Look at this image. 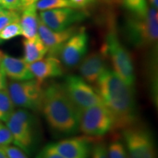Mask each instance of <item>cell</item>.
Returning <instances> with one entry per match:
<instances>
[{"label": "cell", "instance_id": "cell-2", "mask_svg": "<svg viewBox=\"0 0 158 158\" xmlns=\"http://www.w3.org/2000/svg\"><path fill=\"white\" fill-rule=\"evenodd\" d=\"M52 131L71 135L79 130L80 109L72 101L62 84L52 83L44 89L42 111Z\"/></svg>", "mask_w": 158, "mask_h": 158}, {"label": "cell", "instance_id": "cell-23", "mask_svg": "<svg viewBox=\"0 0 158 158\" xmlns=\"http://www.w3.org/2000/svg\"><path fill=\"white\" fill-rule=\"evenodd\" d=\"M126 7L133 14L141 15L147 10L148 6L146 0H123Z\"/></svg>", "mask_w": 158, "mask_h": 158}, {"label": "cell", "instance_id": "cell-36", "mask_svg": "<svg viewBox=\"0 0 158 158\" xmlns=\"http://www.w3.org/2000/svg\"><path fill=\"white\" fill-rule=\"evenodd\" d=\"M2 53L1 52V51H0V61H1V59H2Z\"/></svg>", "mask_w": 158, "mask_h": 158}, {"label": "cell", "instance_id": "cell-13", "mask_svg": "<svg viewBox=\"0 0 158 158\" xmlns=\"http://www.w3.org/2000/svg\"><path fill=\"white\" fill-rule=\"evenodd\" d=\"M49 146L64 158H89L92 148L90 140L85 137L68 138Z\"/></svg>", "mask_w": 158, "mask_h": 158}, {"label": "cell", "instance_id": "cell-34", "mask_svg": "<svg viewBox=\"0 0 158 158\" xmlns=\"http://www.w3.org/2000/svg\"><path fill=\"white\" fill-rule=\"evenodd\" d=\"M150 3H151V5H152L153 7H155V8L157 9V7H158V0H149Z\"/></svg>", "mask_w": 158, "mask_h": 158}, {"label": "cell", "instance_id": "cell-12", "mask_svg": "<svg viewBox=\"0 0 158 158\" xmlns=\"http://www.w3.org/2000/svg\"><path fill=\"white\" fill-rule=\"evenodd\" d=\"M79 29L76 27H69L62 31H54L39 19L37 34L47 48L48 56L57 57L64 43Z\"/></svg>", "mask_w": 158, "mask_h": 158}, {"label": "cell", "instance_id": "cell-8", "mask_svg": "<svg viewBox=\"0 0 158 158\" xmlns=\"http://www.w3.org/2000/svg\"><path fill=\"white\" fill-rule=\"evenodd\" d=\"M122 130L129 158H157L155 140L147 128L135 124Z\"/></svg>", "mask_w": 158, "mask_h": 158}, {"label": "cell", "instance_id": "cell-5", "mask_svg": "<svg viewBox=\"0 0 158 158\" xmlns=\"http://www.w3.org/2000/svg\"><path fill=\"white\" fill-rule=\"evenodd\" d=\"M102 51L108 57L114 68V72L131 88L135 81L133 59L127 49L120 42L115 26H110L106 37V42Z\"/></svg>", "mask_w": 158, "mask_h": 158}, {"label": "cell", "instance_id": "cell-29", "mask_svg": "<svg viewBox=\"0 0 158 158\" xmlns=\"http://www.w3.org/2000/svg\"><path fill=\"white\" fill-rule=\"evenodd\" d=\"M1 5L5 9L20 12L21 0H2Z\"/></svg>", "mask_w": 158, "mask_h": 158}, {"label": "cell", "instance_id": "cell-21", "mask_svg": "<svg viewBox=\"0 0 158 158\" xmlns=\"http://www.w3.org/2000/svg\"><path fill=\"white\" fill-rule=\"evenodd\" d=\"M107 148L109 158H129L125 146L120 140H113Z\"/></svg>", "mask_w": 158, "mask_h": 158}, {"label": "cell", "instance_id": "cell-30", "mask_svg": "<svg viewBox=\"0 0 158 158\" xmlns=\"http://www.w3.org/2000/svg\"><path fill=\"white\" fill-rule=\"evenodd\" d=\"M77 8L84 9L85 7L92 5L96 0H70Z\"/></svg>", "mask_w": 158, "mask_h": 158}, {"label": "cell", "instance_id": "cell-7", "mask_svg": "<svg viewBox=\"0 0 158 158\" xmlns=\"http://www.w3.org/2000/svg\"><path fill=\"white\" fill-rule=\"evenodd\" d=\"M114 129L112 114L103 104L80 110L79 130L89 137H99Z\"/></svg>", "mask_w": 158, "mask_h": 158}, {"label": "cell", "instance_id": "cell-14", "mask_svg": "<svg viewBox=\"0 0 158 158\" xmlns=\"http://www.w3.org/2000/svg\"><path fill=\"white\" fill-rule=\"evenodd\" d=\"M106 55L102 50L84 56L79 63L81 77L90 84H95L101 75L107 70Z\"/></svg>", "mask_w": 158, "mask_h": 158}, {"label": "cell", "instance_id": "cell-20", "mask_svg": "<svg viewBox=\"0 0 158 158\" xmlns=\"http://www.w3.org/2000/svg\"><path fill=\"white\" fill-rule=\"evenodd\" d=\"M35 7L40 11L66 8V7L77 8L70 0H38L35 3Z\"/></svg>", "mask_w": 158, "mask_h": 158}, {"label": "cell", "instance_id": "cell-17", "mask_svg": "<svg viewBox=\"0 0 158 158\" xmlns=\"http://www.w3.org/2000/svg\"><path fill=\"white\" fill-rule=\"evenodd\" d=\"M35 5L27 7L21 11L20 16V24H21L22 35L26 39H31L38 35L39 19L37 13Z\"/></svg>", "mask_w": 158, "mask_h": 158}, {"label": "cell", "instance_id": "cell-1", "mask_svg": "<svg viewBox=\"0 0 158 158\" xmlns=\"http://www.w3.org/2000/svg\"><path fill=\"white\" fill-rule=\"evenodd\" d=\"M102 103L114 119V129L122 130L136 124L137 107L133 88L113 70L107 69L95 84Z\"/></svg>", "mask_w": 158, "mask_h": 158}, {"label": "cell", "instance_id": "cell-3", "mask_svg": "<svg viewBox=\"0 0 158 158\" xmlns=\"http://www.w3.org/2000/svg\"><path fill=\"white\" fill-rule=\"evenodd\" d=\"M6 125L10 131L13 143L27 155H33L38 147L40 135L37 118L28 110H14Z\"/></svg>", "mask_w": 158, "mask_h": 158}, {"label": "cell", "instance_id": "cell-33", "mask_svg": "<svg viewBox=\"0 0 158 158\" xmlns=\"http://www.w3.org/2000/svg\"><path fill=\"white\" fill-rule=\"evenodd\" d=\"M0 158H8L4 149L0 147Z\"/></svg>", "mask_w": 158, "mask_h": 158}, {"label": "cell", "instance_id": "cell-25", "mask_svg": "<svg viewBox=\"0 0 158 158\" xmlns=\"http://www.w3.org/2000/svg\"><path fill=\"white\" fill-rule=\"evenodd\" d=\"M13 143V137L9 128L0 121V147L10 145Z\"/></svg>", "mask_w": 158, "mask_h": 158}, {"label": "cell", "instance_id": "cell-11", "mask_svg": "<svg viewBox=\"0 0 158 158\" xmlns=\"http://www.w3.org/2000/svg\"><path fill=\"white\" fill-rule=\"evenodd\" d=\"M89 37L84 28H79L63 45L59 56L61 62L67 68H74L86 56Z\"/></svg>", "mask_w": 158, "mask_h": 158}, {"label": "cell", "instance_id": "cell-27", "mask_svg": "<svg viewBox=\"0 0 158 158\" xmlns=\"http://www.w3.org/2000/svg\"><path fill=\"white\" fill-rule=\"evenodd\" d=\"M1 147L5 152L8 158H28L27 155L23 152L22 150L17 147L7 145Z\"/></svg>", "mask_w": 158, "mask_h": 158}, {"label": "cell", "instance_id": "cell-10", "mask_svg": "<svg viewBox=\"0 0 158 158\" xmlns=\"http://www.w3.org/2000/svg\"><path fill=\"white\" fill-rule=\"evenodd\" d=\"M86 17L87 13L84 9L66 7L40 11L39 18L52 30L62 31L84 21Z\"/></svg>", "mask_w": 158, "mask_h": 158}, {"label": "cell", "instance_id": "cell-35", "mask_svg": "<svg viewBox=\"0 0 158 158\" xmlns=\"http://www.w3.org/2000/svg\"><path fill=\"white\" fill-rule=\"evenodd\" d=\"M4 9H5V8H3V7H2V6L1 5H0V13H2V12L3 11V10Z\"/></svg>", "mask_w": 158, "mask_h": 158}, {"label": "cell", "instance_id": "cell-37", "mask_svg": "<svg viewBox=\"0 0 158 158\" xmlns=\"http://www.w3.org/2000/svg\"><path fill=\"white\" fill-rule=\"evenodd\" d=\"M2 5V0H0V5Z\"/></svg>", "mask_w": 158, "mask_h": 158}, {"label": "cell", "instance_id": "cell-9", "mask_svg": "<svg viewBox=\"0 0 158 158\" xmlns=\"http://www.w3.org/2000/svg\"><path fill=\"white\" fill-rule=\"evenodd\" d=\"M62 84L68 96L80 110L103 104L95 88L81 76L75 75L66 76Z\"/></svg>", "mask_w": 158, "mask_h": 158}, {"label": "cell", "instance_id": "cell-16", "mask_svg": "<svg viewBox=\"0 0 158 158\" xmlns=\"http://www.w3.org/2000/svg\"><path fill=\"white\" fill-rule=\"evenodd\" d=\"M0 71L4 76L13 81H23L34 79L28 64L23 59L2 54L0 61Z\"/></svg>", "mask_w": 158, "mask_h": 158}, {"label": "cell", "instance_id": "cell-22", "mask_svg": "<svg viewBox=\"0 0 158 158\" xmlns=\"http://www.w3.org/2000/svg\"><path fill=\"white\" fill-rule=\"evenodd\" d=\"M21 35L22 30L20 24V20L13 21L0 31V41L9 40Z\"/></svg>", "mask_w": 158, "mask_h": 158}, {"label": "cell", "instance_id": "cell-15", "mask_svg": "<svg viewBox=\"0 0 158 158\" xmlns=\"http://www.w3.org/2000/svg\"><path fill=\"white\" fill-rule=\"evenodd\" d=\"M28 67L34 78L41 84L49 78L62 76L64 73L61 61L51 56L28 64Z\"/></svg>", "mask_w": 158, "mask_h": 158}, {"label": "cell", "instance_id": "cell-19", "mask_svg": "<svg viewBox=\"0 0 158 158\" xmlns=\"http://www.w3.org/2000/svg\"><path fill=\"white\" fill-rule=\"evenodd\" d=\"M14 110L15 106L10 97L7 89L0 90V121L7 122Z\"/></svg>", "mask_w": 158, "mask_h": 158}, {"label": "cell", "instance_id": "cell-28", "mask_svg": "<svg viewBox=\"0 0 158 158\" xmlns=\"http://www.w3.org/2000/svg\"><path fill=\"white\" fill-rule=\"evenodd\" d=\"M35 158H64L62 155L57 153L54 149H53L49 144L46 145L39 152Z\"/></svg>", "mask_w": 158, "mask_h": 158}, {"label": "cell", "instance_id": "cell-31", "mask_svg": "<svg viewBox=\"0 0 158 158\" xmlns=\"http://www.w3.org/2000/svg\"><path fill=\"white\" fill-rule=\"evenodd\" d=\"M38 0H21V8H20V12H21L23 10H24L27 7L35 5V3Z\"/></svg>", "mask_w": 158, "mask_h": 158}, {"label": "cell", "instance_id": "cell-24", "mask_svg": "<svg viewBox=\"0 0 158 158\" xmlns=\"http://www.w3.org/2000/svg\"><path fill=\"white\" fill-rule=\"evenodd\" d=\"M20 16L19 11L4 9L0 13V31L13 21H19Z\"/></svg>", "mask_w": 158, "mask_h": 158}, {"label": "cell", "instance_id": "cell-18", "mask_svg": "<svg viewBox=\"0 0 158 158\" xmlns=\"http://www.w3.org/2000/svg\"><path fill=\"white\" fill-rule=\"evenodd\" d=\"M23 44L24 50L23 60L27 64L40 60L47 54L46 47L38 35L31 39H25Z\"/></svg>", "mask_w": 158, "mask_h": 158}, {"label": "cell", "instance_id": "cell-26", "mask_svg": "<svg viewBox=\"0 0 158 158\" xmlns=\"http://www.w3.org/2000/svg\"><path fill=\"white\" fill-rule=\"evenodd\" d=\"M92 158H109L108 148L103 142H98L92 148L91 152Z\"/></svg>", "mask_w": 158, "mask_h": 158}, {"label": "cell", "instance_id": "cell-32", "mask_svg": "<svg viewBox=\"0 0 158 158\" xmlns=\"http://www.w3.org/2000/svg\"><path fill=\"white\" fill-rule=\"evenodd\" d=\"M7 80H6V77L0 71V90L7 88Z\"/></svg>", "mask_w": 158, "mask_h": 158}, {"label": "cell", "instance_id": "cell-6", "mask_svg": "<svg viewBox=\"0 0 158 158\" xmlns=\"http://www.w3.org/2000/svg\"><path fill=\"white\" fill-rule=\"evenodd\" d=\"M10 97L15 106L34 112L42 111L44 89L35 79L11 81L7 85Z\"/></svg>", "mask_w": 158, "mask_h": 158}, {"label": "cell", "instance_id": "cell-4", "mask_svg": "<svg viewBox=\"0 0 158 158\" xmlns=\"http://www.w3.org/2000/svg\"><path fill=\"white\" fill-rule=\"evenodd\" d=\"M126 37L137 48L155 46L158 39V14L157 9L148 7L145 13L134 14L125 24Z\"/></svg>", "mask_w": 158, "mask_h": 158}]
</instances>
